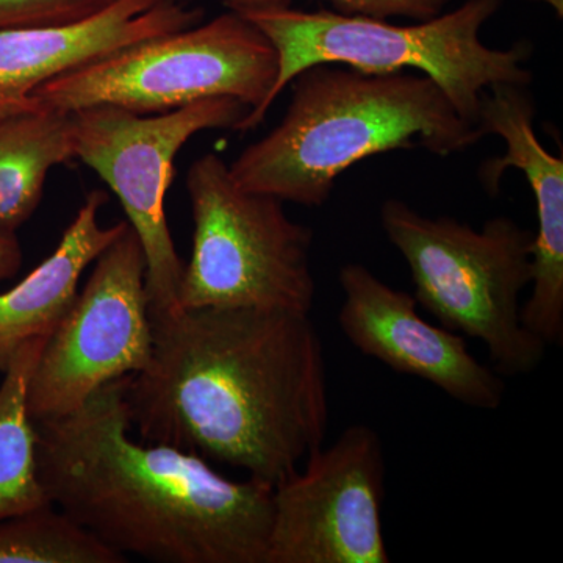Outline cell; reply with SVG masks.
<instances>
[{"label": "cell", "instance_id": "obj_1", "mask_svg": "<svg viewBox=\"0 0 563 563\" xmlns=\"http://www.w3.org/2000/svg\"><path fill=\"white\" fill-rule=\"evenodd\" d=\"M150 365L125 377L132 429L276 485L322 446L324 346L310 314L180 309L151 317Z\"/></svg>", "mask_w": 563, "mask_h": 563}, {"label": "cell", "instance_id": "obj_2", "mask_svg": "<svg viewBox=\"0 0 563 563\" xmlns=\"http://www.w3.org/2000/svg\"><path fill=\"white\" fill-rule=\"evenodd\" d=\"M125 377L73 412L35 422L52 506L124 558L265 563L273 485L228 479L201 455L133 440Z\"/></svg>", "mask_w": 563, "mask_h": 563}, {"label": "cell", "instance_id": "obj_3", "mask_svg": "<svg viewBox=\"0 0 563 563\" xmlns=\"http://www.w3.org/2000/svg\"><path fill=\"white\" fill-rule=\"evenodd\" d=\"M290 85L280 124L229 165L243 190L282 202L324 206L336 179L374 155L424 150L450 157L485 139L424 74L314 65Z\"/></svg>", "mask_w": 563, "mask_h": 563}, {"label": "cell", "instance_id": "obj_4", "mask_svg": "<svg viewBox=\"0 0 563 563\" xmlns=\"http://www.w3.org/2000/svg\"><path fill=\"white\" fill-rule=\"evenodd\" d=\"M504 0H466L459 9L412 25L291 5L242 13L272 41L279 73L269 107L291 80L314 65H342L372 74L415 70L439 85L463 121L476 128L481 96L496 84H532L531 41L493 49L481 38Z\"/></svg>", "mask_w": 563, "mask_h": 563}, {"label": "cell", "instance_id": "obj_5", "mask_svg": "<svg viewBox=\"0 0 563 563\" xmlns=\"http://www.w3.org/2000/svg\"><path fill=\"white\" fill-rule=\"evenodd\" d=\"M380 224L409 266L418 306L443 328L481 340L501 376L539 368L548 346L525 328L520 303L532 280V231L509 217L474 229L399 199L380 206Z\"/></svg>", "mask_w": 563, "mask_h": 563}, {"label": "cell", "instance_id": "obj_6", "mask_svg": "<svg viewBox=\"0 0 563 563\" xmlns=\"http://www.w3.org/2000/svg\"><path fill=\"white\" fill-rule=\"evenodd\" d=\"M279 73L272 41L239 11L122 47L41 85L32 99L74 113L114 106L139 114L168 113L210 98H233L251 111L236 132L265 120Z\"/></svg>", "mask_w": 563, "mask_h": 563}, {"label": "cell", "instance_id": "obj_7", "mask_svg": "<svg viewBox=\"0 0 563 563\" xmlns=\"http://www.w3.org/2000/svg\"><path fill=\"white\" fill-rule=\"evenodd\" d=\"M187 191L195 232L177 291L179 309L312 312L309 225L292 221L280 199L239 187L213 152L192 163Z\"/></svg>", "mask_w": 563, "mask_h": 563}, {"label": "cell", "instance_id": "obj_8", "mask_svg": "<svg viewBox=\"0 0 563 563\" xmlns=\"http://www.w3.org/2000/svg\"><path fill=\"white\" fill-rule=\"evenodd\" d=\"M250 107L233 98H210L168 113L139 114L114 106L74 111L76 158L120 199L146 257L150 314L177 312L185 263L174 246L165 201L174 161L199 132L236 131Z\"/></svg>", "mask_w": 563, "mask_h": 563}, {"label": "cell", "instance_id": "obj_9", "mask_svg": "<svg viewBox=\"0 0 563 563\" xmlns=\"http://www.w3.org/2000/svg\"><path fill=\"white\" fill-rule=\"evenodd\" d=\"M152 347L146 257L128 222L40 352L27 388L33 422L73 412L103 385L143 372Z\"/></svg>", "mask_w": 563, "mask_h": 563}, {"label": "cell", "instance_id": "obj_10", "mask_svg": "<svg viewBox=\"0 0 563 563\" xmlns=\"http://www.w3.org/2000/svg\"><path fill=\"white\" fill-rule=\"evenodd\" d=\"M384 444L352 424L273 487L265 563H388Z\"/></svg>", "mask_w": 563, "mask_h": 563}, {"label": "cell", "instance_id": "obj_11", "mask_svg": "<svg viewBox=\"0 0 563 563\" xmlns=\"http://www.w3.org/2000/svg\"><path fill=\"white\" fill-rule=\"evenodd\" d=\"M339 282V325L355 350L393 372L420 377L463 406L501 407L504 376L477 361L461 333L422 320L413 295L385 284L361 263L342 266Z\"/></svg>", "mask_w": 563, "mask_h": 563}, {"label": "cell", "instance_id": "obj_12", "mask_svg": "<svg viewBox=\"0 0 563 563\" xmlns=\"http://www.w3.org/2000/svg\"><path fill=\"white\" fill-rule=\"evenodd\" d=\"M537 107L529 85L496 84L481 96L476 128L506 144L501 157L481 165L488 195H498L504 174H525L536 201L532 242V291L521 306L525 328L548 347L563 343V158L537 139Z\"/></svg>", "mask_w": 563, "mask_h": 563}, {"label": "cell", "instance_id": "obj_13", "mask_svg": "<svg viewBox=\"0 0 563 563\" xmlns=\"http://www.w3.org/2000/svg\"><path fill=\"white\" fill-rule=\"evenodd\" d=\"M203 10L173 0H113L68 24L0 32V111L35 109L41 85L152 36L202 22Z\"/></svg>", "mask_w": 563, "mask_h": 563}, {"label": "cell", "instance_id": "obj_14", "mask_svg": "<svg viewBox=\"0 0 563 563\" xmlns=\"http://www.w3.org/2000/svg\"><path fill=\"white\" fill-rule=\"evenodd\" d=\"M106 202V192L91 191L57 250L0 295V355L7 361L27 340L51 335L76 301L81 274L128 228L124 221L101 225L99 211Z\"/></svg>", "mask_w": 563, "mask_h": 563}, {"label": "cell", "instance_id": "obj_15", "mask_svg": "<svg viewBox=\"0 0 563 563\" xmlns=\"http://www.w3.org/2000/svg\"><path fill=\"white\" fill-rule=\"evenodd\" d=\"M73 158V113L0 111V232L16 233L31 220L51 169Z\"/></svg>", "mask_w": 563, "mask_h": 563}, {"label": "cell", "instance_id": "obj_16", "mask_svg": "<svg viewBox=\"0 0 563 563\" xmlns=\"http://www.w3.org/2000/svg\"><path fill=\"white\" fill-rule=\"evenodd\" d=\"M47 336L18 346L0 384V521L51 506L40 481L29 380Z\"/></svg>", "mask_w": 563, "mask_h": 563}, {"label": "cell", "instance_id": "obj_17", "mask_svg": "<svg viewBox=\"0 0 563 563\" xmlns=\"http://www.w3.org/2000/svg\"><path fill=\"white\" fill-rule=\"evenodd\" d=\"M55 506L0 521V563H124Z\"/></svg>", "mask_w": 563, "mask_h": 563}, {"label": "cell", "instance_id": "obj_18", "mask_svg": "<svg viewBox=\"0 0 563 563\" xmlns=\"http://www.w3.org/2000/svg\"><path fill=\"white\" fill-rule=\"evenodd\" d=\"M292 0H221L228 10L246 11L266 9V7L290 5ZM340 13L361 14V16L390 20L409 18L413 21H428L442 14L453 0H325Z\"/></svg>", "mask_w": 563, "mask_h": 563}, {"label": "cell", "instance_id": "obj_19", "mask_svg": "<svg viewBox=\"0 0 563 563\" xmlns=\"http://www.w3.org/2000/svg\"><path fill=\"white\" fill-rule=\"evenodd\" d=\"M111 2L113 0H0V32L85 20Z\"/></svg>", "mask_w": 563, "mask_h": 563}, {"label": "cell", "instance_id": "obj_20", "mask_svg": "<svg viewBox=\"0 0 563 563\" xmlns=\"http://www.w3.org/2000/svg\"><path fill=\"white\" fill-rule=\"evenodd\" d=\"M22 251L16 233L0 232V280L10 279L20 272Z\"/></svg>", "mask_w": 563, "mask_h": 563}, {"label": "cell", "instance_id": "obj_21", "mask_svg": "<svg viewBox=\"0 0 563 563\" xmlns=\"http://www.w3.org/2000/svg\"><path fill=\"white\" fill-rule=\"evenodd\" d=\"M526 2H539L547 3L551 10L558 14L559 20H562L563 16V0H526Z\"/></svg>", "mask_w": 563, "mask_h": 563}, {"label": "cell", "instance_id": "obj_22", "mask_svg": "<svg viewBox=\"0 0 563 563\" xmlns=\"http://www.w3.org/2000/svg\"><path fill=\"white\" fill-rule=\"evenodd\" d=\"M10 361H7L3 355H0V373L5 372L7 365H9Z\"/></svg>", "mask_w": 563, "mask_h": 563}, {"label": "cell", "instance_id": "obj_23", "mask_svg": "<svg viewBox=\"0 0 563 563\" xmlns=\"http://www.w3.org/2000/svg\"><path fill=\"white\" fill-rule=\"evenodd\" d=\"M173 2L190 3V2H195V0H173Z\"/></svg>", "mask_w": 563, "mask_h": 563}]
</instances>
